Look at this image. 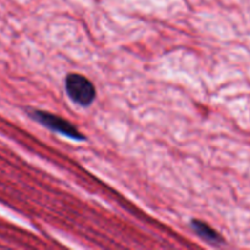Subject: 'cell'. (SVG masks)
<instances>
[{"instance_id": "6da1fadb", "label": "cell", "mask_w": 250, "mask_h": 250, "mask_svg": "<svg viewBox=\"0 0 250 250\" xmlns=\"http://www.w3.org/2000/svg\"><path fill=\"white\" fill-rule=\"evenodd\" d=\"M65 88L70 99L81 106H89L97 97L94 84L81 73H68Z\"/></svg>"}, {"instance_id": "7a4b0ae2", "label": "cell", "mask_w": 250, "mask_h": 250, "mask_svg": "<svg viewBox=\"0 0 250 250\" xmlns=\"http://www.w3.org/2000/svg\"><path fill=\"white\" fill-rule=\"evenodd\" d=\"M29 116L43 126L48 127L51 131L59 132L68 138L75 139V141H84L85 139V137L81 133L77 127L73 126L68 120H65L58 115H54L48 111H42V110H32L29 111Z\"/></svg>"}, {"instance_id": "3957f363", "label": "cell", "mask_w": 250, "mask_h": 250, "mask_svg": "<svg viewBox=\"0 0 250 250\" xmlns=\"http://www.w3.org/2000/svg\"><path fill=\"white\" fill-rule=\"evenodd\" d=\"M190 226H192L193 231H194L200 238L204 239L205 242H208V243L214 244V246H221V244H224V238H222L211 226H209L207 222L194 219L190 222Z\"/></svg>"}]
</instances>
